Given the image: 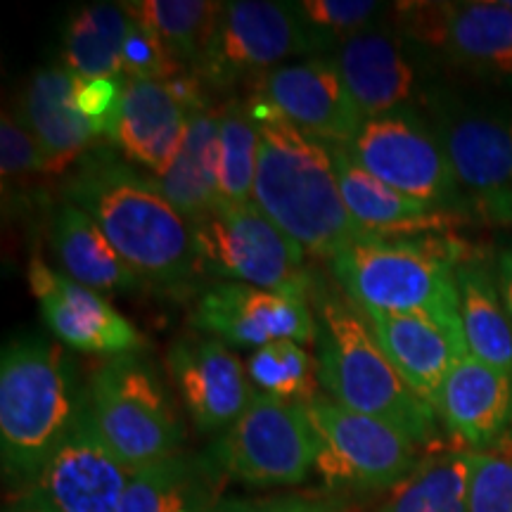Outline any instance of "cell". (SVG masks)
I'll return each instance as SVG.
<instances>
[{
    "mask_svg": "<svg viewBox=\"0 0 512 512\" xmlns=\"http://www.w3.org/2000/svg\"><path fill=\"white\" fill-rule=\"evenodd\" d=\"M62 195L98 223L145 285L183 290L197 278L190 223L155 181L140 176L112 150L88 152L67 174Z\"/></svg>",
    "mask_w": 512,
    "mask_h": 512,
    "instance_id": "1",
    "label": "cell"
},
{
    "mask_svg": "<svg viewBox=\"0 0 512 512\" xmlns=\"http://www.w3.org/2000/svg\"><path fill=\"white\" fill-rule=\"evenodd\" d=\"M247 105L259 128L252 202L304 252L330 261L366 235L342 200L332 150L299 131L261 95H249Z\"/></svg>",
    "mask_w": 512,
    "mask_h": 512,
    "instance_id": "2",
    "label": "cell"
},
{
    "mask_svg": "<svg viewBox=\"0 0 512 512\" xmlns=\"http://www.w3.org/2000/svg\"><path fill=\"white\" fill-rule=\"evenodd\" d=\"M88 406L69 358L43 337H19L0 356V456L12 482L34 484Z\"/></svg>",
    "mask_w": 512,
    "mask_h": 512,
    "instance_id": "3",
    "label": "cell"
},
{
    "mask_svg": "<svg viewBox=\"0 0 512 512\" xmlns=\"http://www.w3.org/2000/svg\"><path fill=\"white\" fill-rule=\"evenodd\" d=\"M460 259L453 238L363 235L332 256L330 266L339 287L361 311L425 316L467 351L456 283Z\"/></svg>",
    "mask_w": 512,
    "mask_h": 512,
    "instance_id": "4",
    "label": "cell"
},
{
    "mask_svg": "<svg viewBox=\"0 0 512 512\" xmlns=\"http://www.w3.org/2000/svg\"><path fill=\"white\" fill-rule=\"evenodd\" d=\"M313 299L318 304V382L330 399L387 422L418 446L437 441V411L399 375L366 313L335 292H320Z\"/></svg>",
    "mask_w": 512,
    "mask_h": 512,
    "instance_id": "5",
    "label": "cell"
},
{
    "mask_svg": "<svg viewBox=\"0 0 512 512\" xmlns=\"http://www.w3.org/2000/svg\"><path fill=\"white\" fill-rule=\"evenodd\" d=\"M195 271L216 283H242L309 304L316 280L306 252L256 204L219 202L190 223Z\"/></svg>",
    "mask_w": 512,
    "mask_h": 512,
    "instance_id": "6",
    "label": "cell"
},
{
    "mask_svg": "<svg viewBox=\"0 0 512 512\" xmlns=\"http://www.w3.org/2000/svg\"><path fill=\"white\" fill-rule=\"evenodd\" d=\"M95 430L131 472L181 453L183 425L152 363L143 356L110 358L88 382Z\"/></svg>",
    "mask_w": 512,
    "mask_h": 512,
    "instance_id": "7",
    "label": "cell"
},
{
    "mask_svg": "<svg viewBox=\"0 0 512 512\" xmlns=\"http://www.w3.org/2000/svg\"><path fill=\"white\" fill-rule=\"evenodd\" d=\"M427 105L463 200L484 219L512 221V98L439 91L427 95Z\"/></svg>",
    "mask_w": 512,
    "mask_h": 512,
    "instance_id": "8",
    "label": "cell"
},
{
    "mask_svg": "<svg viewBox=\"0 0 512 512\" xmlns=\"http://www.w3.org/2000/svg\"><path fill=\"white\" fill-rule=\"evenodd\" d=\"M313 43L297 3L230 0L209 46L190 67L204 91L254 83L273 69L311 55Z\"/></svg>",
    "mask_w": 512,
    "mask_h": 512,
    "instance_id": "9",
    "label": "cell"
},
{
    "mask_svg": "<svg viewBox=\"0 0 512 512\" xmlns=\"http://www.w3.org/2000/svg\"><path fill=\"white\" fill-rule=\"evenodd\" d=\"M318 460V437L302 403L254 394L211 448L221 475L249 486L302 484Z\"/></svg>",
    "mask_w": 512,
    "mask_h": 512,
    "instance_id": "10",
    "label": "cell"
},
{
    "mask_svg": "<svg viewBox=\"0 0 512 512\" xmlns=\"http://www.w3.org/2000/svg\"><path fill=\"white\" fill-rule=\"evenodd\" d=\"M304 408L318 437L316 467L330 486L394 489L422 465L420 446L387 422L320 394Z\"/></svg>",
    "mask_w": 512,
    "mask_h": 512,
    "instance_id": "11",
    "label": "cell"
},
{
    "mask_svg": "<svg viewBox=\"0 0 512 512\" xmlns=\"http://www.w3.org/2000/svg\"><path fill=\"white\" fill-rule=\"evenodd\" d=\"M394 24L415 48L512 93V10L503 0L396 3Z\"/></svg>",
    "mask_w": 512,
    "mask_h": 512,
    "instance_id": "12",
    "label": "cell"
},
{
    "mask_svg": "<svg viewBox=\"0 0 512 512\" xmlns=\"http://www.w3.org/2000/svg\"><path fill=\"white\" fill-rule=\"evenodd\" d=\"M347 152L368 174L413 200L446 211L463 200L441 140L418 110L366 119Z\"/></svg>",
    "mask_w": 512,
    "mask_h": 512,
    "instance_id": "13",
    "label": "cell"
},
{
    "mask_svg": "<svg viewBox=\"0 0 512 512\" xmlns=\"http://www.w3.org/2000/svg\"><path fill=\"white\" fill-rule=\"evenodd\" d=\"M211 102L190 69L169 81L124 79L110 138L128 162L159 178L181 150L190 117Z\"/></svg>",
    "mask_w": 512,
    "mask_h": 512,
    "instance_id": "14",
    "label": "cell"
},
{
    "mask_svg": "<svg viewBox=\"0 0 512 512\" xmlns=\"http://www.w3.org/2000/svg\"><path fill=\"white\" fill-rule=\"evenodd\" d=\"M420 53L396 24L377 19L344 41L332 60L356 110L363 119H373L396 110H415V100H427Z\"/></svg>",
    "mask_w": 512,
    "mask_h": 512,
    "instance_id": "15",
    "label": "cell"
},
{
    "mask_svg": "<svg viewBox=\"0 0 512 512\" xmlns=\"http://www.w3.org/2000/svg\"><path fill=\"white\" fill-rule=\"evenodd\" d=\"M190 323L233 347L261 349L280 339L316 344L318 339V318L311 316L309 304L242 283L204 287Z\"/></svg>",
    "mask_w": 512,
    "mask_h": 512,
    "instance_id": "16",
    "label": "cell"
},
{
    "mask_svg": "<svg viewBox=\"0 0 512 512\" xmlns=\"http://www.w3.org/2000/svg\"><path fill=\"white\" fill-rule=\"evenodd\" d=\"M131 475L102 441L86 406L29 494L48 512H119Z\"/></svg>",
    "mask_w": 512,
    "mask_h": 512,
    "instance_id": "17",
    "label": "cell"
},
{
    "mask_svg": "<svg viewBox=\"0 0 512 512\" xmlns=\"http://www.w3.org/2000/svg\"><path fill=\"white\" fill-rule=\"evenodd\" d=\"M287 121L328 147H347L366 119L356 110L332 57H306L273 69L252 86Z\"/></svg>",
    "mask_w": 512,
    "mask_h": 512,
    "instance_id": "18",
    "label": "cell"
},
{
    "mask_svg": "<svg viewBox=\"0 0 512 512\" xmlns=\"http://www.w3.org/2000/svg\"><path fill=\"white\" fill-rule=\"evenodd\" d=\"M29 287L41 304L50 332L69 349L95 356H126L143 347V337L131 320L91 287L57 273L34 256L29 266Z\"/></svg>",
    "mask_w": 512,
    "mask_h": 512,
    "instance_id": "19",
    "label": "cell"
},
{
    "mask_svg": "<svg viewBox=\"0 0 512 512\" xmlns=\"http://www.w3.org/2000/svg\"><path fill=\"white\" fill-rule=\"evenodd\" d=\"M166 368L202 434L226 432L256 394L240 358L216 337L176 339L166 351Z\"/></svg>",
    "mask_w": 512,
    "mask_h": 512,
    "instance_id": "20",
    "label": "cell"
},
{
    "mask_svg": "<svg viewBox=\"0 0 512 512\" xmlns=\"http://www.w3.org/2000/svg\"><path fill=\"white\" fill-rule=\"evenodd\" d=\"M434 411L463 444H496L512 425V375L470 354L458 358L441 382Z\"/></svg>",
    "mask_w": 512,
    "mask_h": 512,
    "instance_id": "21",
    "label": "cell"
},
{
    "mask_svg": "<svg viewBox=\"0 0 512 512\" xmlns=\"http://www.w3.org/2000/svg\"><path fill=\"white\" fill-rule=\"evenodd\" d=\"M330 150L335 157L342 200L356 226L370 238L411 240L422 235L430 238L451 228L458 219L451 211L437 209L389 188L380 178L358 166L347 147H330Z\"/></svg>",
    "mask_w": 512,
    "mask_h": 512,
    "instance_id": "22",
    "label": "cell"
},
{
    "mask_svg": "<svg viewBox=\"0 0 512 512\" xmlns=\"http://www.w3.org/2000/svg\"><path fill=\"white\" fill-rule=\"evenodd\" d=\"M76 76L64 67H43L24 88L19 117L34 133L46 157L48 176L67 174L91 152L98 128L74 105Z\"/></svg>",
    "mask_w": 512,
    "mask_h": 512,
    "instance_id": "23",
    "label": "cell"
},
{
    "mask_svg": "<svg viewBox=\"0 0 512 512\" xmlns=\"http://www.w3.org/2000/svg\"><path fill=\"white\" fill-rule=\"evenodd\" d=\"M363 313L399 375L420 399L434 408V399L446 373L458 358L467 356V351L425 316L382 311Z\"/></svg>",
    "mask_w": 512,
    "mask_h": 512,
    "instance_id": "24",
    "label": "cell"
},
{
    "mask_svg": "<svg viewBox=\"0 0 512 512\" xmlns=\"http://www.w3.org/2000/svg\"><path fill=\"white\" fill-rule=\"evenodd\" d=\"M50 242L64 275L100 294L133 292L145 287L86 211L62 202L50 223Z\"/></svg>",
    "mask_w": 512,
    "mask_h": 512,
    "instance_id": "25",
    "label": "cell"
},
{
    "mask_svg": "<svg viewBox=\"0 0 512 512\" xmlns=\"http://www.w3.org/2000/svg\"><path fill=\"white\" fill-rule=\"evenodd\" d=\"M219 121V107L209 105L192 114L174 164L164 176L155 178L162 195L188 223L197 221L221 202Z\"/></svg>",
    "mask_w": 512,
    "mask_h": 512,
    "instance_id": "26",
    "label": "cell"
},
{
    "mask_svg": "<svg viewBox=\"0 0 512 512\" xmlns=\"http://www.w3.org/2000/svg\"><path fill=\"white\" fill-rule=\"evenodd\" d=\"M219 467L178 453L131 475L119 512H209L219 503Z\"/></svg>",
    "mask_w": 512,
    "mask_h": 512,
    "instance_id": "27",
    "label": "cell"
},
{
    "mask_svg": "<svg viewBox=\"0 0 512 512\" xmlns=\"http://www.w3.org/2000/svg\"><path fill=\"white\" fill-rule=\"evenodd\" d=\"M456 283L467 354L512 375V320L496 271L482 261L465 259L456 271Z\"/></svg>",
    "mask_w": 512,
    "mask_h": 512,
    "instance_id": "28",
    "label": "cell"
},
{
    "mask_svg": "<svg viewBox=\"0 0 512 512\" xmlns=\"http://www.w3.org/2000/svg\"><path fill=\"white\" fill-rule=\"evenodd\" d=\"M133 19L124 3L88 5L62 31V60L79 79H121V60Z\"/></svg>",
    "mask_w": 512,
    "mask_h": 512,
    "instance_id": "29",
    "label": "cell"
},
{
    "mask_svg": "<svg viewBox=\"0 0 512 512\" xmlns=\"http://www.w3.org/2000/svg\"><path fill=\"white\" fill-rule=\"evenodd\" d=\"M133 22L159 38L178 62L192 67L209 46L226 3L216 0H126Z\"/></svg>",
    "mask_w": 512,
    "mask_h": 512,
    "instance_id": "30",
    "label": "cell"
},
{
    "mask_svg": "<svg viewBox=\"0 0 512 512\" xmlns=\"http://www.w3.org/2000/svg\"><path fill=\"white\" fill-rule=\"evenodd\" d=\"M472 453L453 451L425 460L396 484L375 512H467Z\"/></svg>",
    "mask_w": 512,
    "mask_h": 512,
    "instance_id": "31",
    "label": "cell"
},
{
    "mask_svg": "<svg viewBox=\"0 0 512 512\" xmlns=\"http://www.w3.org/2000/svg\"><path fill=\"white\" fill-rule=\"evenodd\" d=\"M219 195L228 204H252L259 128L247 100H230L219 107Z\"/></svg>",
    "mask_w": 512,
    "mask_h": 512,
    "instance_id": "32",
    "label": "cell"
},
{
    "mask_svg": "<svg viewBox=\"0 0 512 512\" xmlns=\"http://www.w3.org/2000/svg\"><path fill=\"white\" fill-rule=\"evenodd\" d=\"M247 377L256 394L302 406L316 399L320 387L318 361L292 339L254 349L247 358Z\"/></svg>",
    "mask_w": 512,
    "mask_h": 512,
    "instance_id": "33",
    "label": "cell"
},
{
    "mask_svg": "<svg viewBox=\"0 0 512 512\" xmlns=\"http://www.w3.org/2000/svg\"><path fill=\"white\" fill-rule=\"evenodd\" d=\"M309 31L313 53L335 50L382 17L384 5L373 0H302L297 3Z\"/></svg>",
    "mask_w": 512,
    "mask_h": 512,
    "instance_id": "34",
    "label": "cell"
},
{
    "mask_svg": "<svg viewBox=\"0 0 512 512\" xmlns=\"http://www.w3.org/2000/svg\"><path fill=\"white\" fill-rule=\"evenodd\" d=\"M0 171H3L5 190L8 185L24 183L31 176H48L41 145L19 112H3L0 121Z\"/></svg>",
    "mask_w": 512,
    "mask_h": 512,
    "instance_id": "35",
    "label": "cell"
},
{
    "mask_svg": "<svg viewBox=\"0 0 512 512\" xmlns=\"http://www.w3.org/2000/svg\"><path fill=\"white\" fill-rule=\"evenodd\" d=\"M467 512H512V458L472 451Z\"/></svg>",
    "mask_w": 512,
    "mask_h": 512,
    "instance_id": "36",
    "label": "cell"
},
{
    "mask_svg": "<svg viewBox=\"0 0 512 512\" xmlns=\"http://www.w3.org/2000/svg\"><path fill=\"white\" fill-rule=\"evenodd\" d=\"M185 72H188V67L178 62L159 38L140 27L138 22H133L124 46V60H121V79L169 81Z\"/></svg>",
    "mask_w": 512,
    "mask_h": 512,
    "instance_id": "37",
    "label": "cell"
},
{
    "mask_svg": "<svg viewBox=\"0 0 512 512\" xmlns=\"http://www.w3.org/2000/svg\"><path fill=\"white\" fill-rule=\"evenodd\" d=\"M124 79H79L74 86V105L91 124L98 128L100 136H110L114 114L119 110Z\"/></svg>",
    "mask_w": 512,
    "mask_h": 512,
    "instance_id": "38",
    "label": "cell"
},
{
    "mask_svg": "<svg viewBox=\"0 0 512 512\" xmlns=\"http://www.w3.org/2000/svg\"><path fill=\"white\" fill-rule=\"evenodd\" d=\"M264 512H339L335 505L323 501H311V498H280L264 505Z\"/></svg>",
    "mask_w": 512,
    "mask_h": 512,
    "instance_id": "39",
    "label": "cell"
},
{
    "mask_svg": "<svg viewBox=\"0 0 512 512\" xmlns=\"http://www.w3.org/2000/svg\"><path fill=\"white\" fill-rule=\"evenodd\" d=\"M496 280H498V290H501L503 304L505 309H508V316L512 320V249H505V252L498 256Z\"/></svg>",
    "mask_w": 512,
    "mask_h": 512,
    "instance_id": "40",
    "label": "cell"
},
{
    "mask_svg": "<svg viewBox=\"0 0 512 512\" xmlns=\"http://www.w3.org/2000/svg\"><path fill=\"white\" fill-rule=\"evenodd\" d=\"M209 512H264V505L247 501H219Z\"/></svg>",
    "mask_w": 512,
    "mask_h": 512,
    "instance_id": "41",
    "label": "cell"
},
{
    "mask_svg": "<svg viewBox=\"0 0 512 512\" xmlns=\"http://www.w3.org/2000/svg\"><path fill=\"white\" fill-rule=\"evenodd\" d=\"M5 512H48V510L43 508V505L38 503L36 498L31 496L29 491H27V494H24L22 498H19V501L12 503L10 508H5Z\"/></svg>",
    "mask_w": 512,
    "mask_h": 512,
    "instance_id": "42",
    "label": "cell"
},
{
    "mask_svg": "<svg viewBox=\"0 0 512 512\" xmlns=\"http://www.w3.org/2000/svg\"><path fill=\"white\" fill-rule=\"evenodd\" d=\"M510 249H512V247H510Z\"/></svg>",
    "mask_w": 512,
    "mask_h": 512,
    "instance_id": "43",
    "label": "cell"
}]
</instances>
